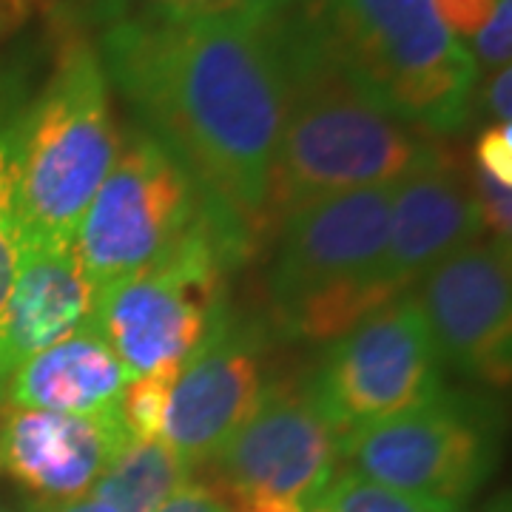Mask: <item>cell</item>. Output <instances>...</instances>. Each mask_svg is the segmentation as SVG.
<instances>
[{"label":"cell","instance_id":"27","mask_svg":"<svg viewBox=\"0 0 512 512\" xmlns=\"http://www.w3.org/2000/svg\"><path fill=\"white\" fill-rule=\"evenodd\" d=\"M484 111L493 117V123H512V72L498 69L490 74V80L481 89Z\"/></svg>","mask_w":512,"mask_h":512},{"label":"cell","instance_id":"24","mask_svg":"<svg viewBox=\"0 0 512 512\" xmlns=\"http://www.w3.org/2000/svg\"><path fill=\"white\" fill-rule=\"evenodd\" d=\"M498 0H433L444 29L456 37H476L493 18Z\"/></svg>","mask_w":512,"mask_h":512},{"label":"cell","instance_id":"19","mask_svg":"<svg viewBox=\"0 0 512 512\" xmlns=\"http://www.w3.org/2000/svg\"><path fill=\"white\" fill-rule=\"evenodd\" d=\"M328 512H450L456 507L430 501L421 495L399 493L393 487L376 484L353 470L336 473L319 501Z\"/></svg>","mask_w":512,"mask_h":512},{"label":"cell","instance_id":"26","mask_svg":"<svg viewBox=\"0 0 512 512\" xmlns=\"http://www.w3.org/2000/svg\"><path fill=\"white\" fill-rule=\"evenodd\" d=\"M20 256H23V237L18 222H0V313L18 274Z\"/></svg>","mask_w":512,"mask_h":512},{"label":"cell","instance_id":"7","mask_svg":"<svg viewBox=\"0 0 512 512\" xmlns=\"http://www.w3.org/2000/svg\"><path fill=\"white\" fill-rule=\"evenodd\" d=\"M342 461V439L308 379L279 376L251 419L202 467L228 512H311Z\"/></svg>","mask_w":512,"mask_h":512},{"label":"cell","instance_id":"32","mask_svg":"<svg viewBox=\"0 0 512 512\" xmlns=\"http://www.w3.org/2000/svg\"><path fill=\"white\" fill-rule=\"evenodd\" d=\"M0 512H12V510H9V507H6V504L0 501Z\"/></svg>","mask_w":512,"mask_h":512},{"label":"cell","instance_id":"15","mask_svg":"<svg viewBox=\"0 0 512 512\" xmlns=\"http://www.w3.org/2000/svg\"><path fill=\"white\" fill-rule=\"evenodd\" d=\"M97 288L77 245L23 248L20 268L0 313V407L6 384L26 359L94 319Z\"/></svg>","mask_w":512,"mask_h":512},{"label":"cell","instance_id":"22","mask_svg":"<svg viewBox=\"0 0 512 512\" xmlns=\"http://www.w3.org/2000/svg\"><path fill=\"white\" fill-rule=\"evenodd\" d=\"M473 60L481 69H507L512 57V0H498L493 18L473 37Z\"/></svg>","mask_w":512,"mask_h":512},{"label":"cell","instance_id":"1","mask_svg":"<svg viewBox=\"0 0 512 512\" xmlns=\"http://www.w3.org/2000/svg\"><path fill=\"white\" fill-rule=\"evenodd\" d=\"M268 9L200 20L123 18L100 29L97 46L134 123L188 168L251 254L274 231L271 183L282 131Z\"/></svg>","mask_w":512,"mask_h":512},{"label":"cell","instance_id":"30","mask_svg":"<svg viewBox=\"0 0 512 512\" xmlns=\"http://www.w3.org/2000/svg\"><path fill=\"white\" fill-rule=\"evenodd\" d=\"M484 512H510V495L507 493H501V495H495L493 501L484 507Z\"/></svg>","mask_w":512,"mask_h":512},{"label":"cell","instance_id":"12","mask_svg":"<svg viewBox=\"0 0 512 512\" xmlns=\"http://www.w3.org/2000/svg\"><path fill=\"white\" fill-rule=\"evenodd\" d=\"M393 191L396 183L330 194L299 205L279 222L268 274L274 308L376 276Z\"/></svg>","mask_w":512,"mask_h":512},{"label":"cell","instance_id":"16","mask_svg":"<svg viewBox=\"0 0 512 512\" xmlns=\"http://www.w3.org/2000/svg\"><path fill=\"white\" fill-rule=\"evenodd\" d=\"M134 376L94 322L26 359L6 384L3 404L66 416H103L120 407Z\"/></svg>","mask_w":512,"mask_h":512},{"label":"cell","instance_id":"14","mask_svg":"<svg viewBox=\"0 0 512 512\" xmlns=\"http://www.w3.org/2000/svg\"><path fill=\"white\" fill-rule=\"evenodd\" d=\"M478 239H484V228L470 180L444 154L396 183L376 276L407 293L436 262Z\"/></svg>","mask_w":512,"mask_h":512},{"label":"cell","instance_id":"10","mask_svg":"<svg viewBox=\"0 0 512 512\" xmlns=\"http://www.w3.org/2000/svg\"><path fill=\"white\" fill-rule=\"evenodd\" d=\"M271 319L231 316L180 370L163 441L191 473L202 470L265 402L279 379Z\"/></svg>","mask_w":512,"mask_h":512},{"label":"cell","instance_id":"18","mask_svg":"<svg viewBox=\"0 0 512 512\" xmlns=\"http://www.w3.org/2000/svg\"><path fill=\"white\" fill-rule=\"evenodd\" d=\"M279 0H55L52 20L86 32V26H109L123 18L200 20L222 15H251Z\"/></svg>","mask_w":512,"mask_h":512},{"label":"cell","instance_id":"29","mask_svg":"<svg viewBox=\"0 0 512 512\" xmlns=\"http://www.w3.org/2000/svg\"><path fill=\"white\" fill-rule=\"evenodd\" d=\"M26 512H120L114 504H109L100 495L86 493L72 501H57V504H43V501H32Z\"/></svg>","mask_w":512,"mask_h":512},{"label":"cell","instance_id":"17","mask_svg":"<svg viewBox=\"0 0 512 512\" xmlns=\"http://www.w3.org/2000/svg\"><path fill=\"white\" fill-rule=\"evenodd\" d=\"M194 476L165 441H128L92 487L120 512H154Z\"/></svg>","mask_w":512,"mask_h":512},{"label":"cell","instance_id":"5","mask_svg":"<svg viewBox=\"0 0 512 512\" xmlns=\"http://www.w3.org/2000/svg\"><path fill=\"white\" fill-rule=\"evenodd\" d=\"M248 256L237 231L211 217L146 268L97 291L94 328L131 376L183 367L231 316L228 276Z\"/></svg>","mask_w":512,"mask_h":512},{"label":"cell","instance_id":"4","mask_svg":"<svg viewBox=\"0 0 512 512\" xmlns=\"http://www.w3.org/2000/svg\"><path fill=\"white\" fill-rule=\"evenodd\" d=\"M350 83L384 114L424 134L467 123L473 55L444 29L433 0H305Z\"/></svg>","mask_w":512,"mask_h":512},{"label":"cell","instance_id":"8","mask_svg":"<svg viewBox=\"0 0 512 512\" xmlns=\"http://www.w3.org/2000/svg\"><path fill=\"white\" fill-rule=\"evenodd\" d=\"M342 458L376 484L458 510L495 470L498 410L441 387L419 407L345 436Z\"/></svg>","mask_w":512,"mask_h":512},{"label":"cell","instance_id":"28","mask_svg":"<svg viewBox=\"0 0 512 512\" xmlns=\"http://www.w3.org/2000/svg\"><path fill=\"white\" fill-rule=\"evenodd\" d=\"M43 6L46 0H0V43L23 29Z\"/></svg>","mask_w":512,"mask_h":512},{"label":"cell","instance_id":"6","mask_svg":"<svg viewBox=\"0 0 512 512\" xmlns=\"http://www.w3.org/2000/svg\"><path fill=\"white\" fill-rule=\"evenodd\" d=\"M211 217L225 222L188 168L131 120L74 245L94 288L103 291L180 245Z\"/></svg>","mask_w":512,"mask_h":512},{"label":"cell","instance_id":"9","mask_svg":"<svg viewBox=\"0 0 512 512\" xmlns=\"http://www.w3.org/2000/svg\"><path fill=\"white\" fill-rule=\"evenodd\" d=\"M305 379L339 439L407 413L444 387L441 359L413 293L328 342Z\"/></svg>","mask_w":512,"mask_h":512},{"label":"cell","instance_id":"11","mask_svg":"<svg viewBox=\"0 0 512 512\" xmlns=\"http://www.w3.org/2000/svg\"><path fill=\"white\" fill-rule=\"evenodd\" d=\"M413 293L441 367L504 390L512 373L510 242L478 239L436 262Z\"/></svg>","mask_w":512,"mask_h":512},{"label":"cell","instance_id":"2","mask_svg":"<svg viewBox=\"0 0 512 512\" xmlns=\"http://www.w3.org/2000/svg\"><path fill=\"white\" fill-rule=\"evenodd\" d=\"M265 18L282 77L274 228L305 202L393 185L444 157L430 134L379 111L350 83L305 0H279Z\"/></svg>","mask_w":512,"mask_h":512},{"label":"cell","instance_id":"21","mask_svg":"<svg viewBox=\"0 0 512 512\" xmlns=\"http://www.w3.org/2000/svg\"><path fill=\"white\" fill-rule=\"evenodd\" d=\"M470 191L476 200L478 217H481V228L487 234H493L490 239L498 242H510L512 237V185H504L493 180L487 171L473 168L470 174Z\"/></svg>","mask_w":512,"mask_h":512},{"label":"cell","instance_id":"20","mask_svg":"<svg viewBox=\"0 0 512 512\" xmlns=\"http://www.w3.org/2000/svg\"><path fill=\"white\" fill-rule=\"evenodd\" d=\"M183 367H165L134 376L120 399V419L131 441H163L171 390Z\"/></svg>","mask_w":512,"mask_h":512},{"label":"cell","instance_id":"3","mask_svg":"<svg viewBox=\"0 0 512 512\" xmlns=\"http://www.w3.org/2000/svg\"><path fill=\"white\" fill-rule=\"evenodd\" d=\"M52 35V72L18 128L15 217L23 248H72L120 146L97 49L86 32L55 20Z\"/></svg>","mask_w":512,"mask_h":512},{"label":"cell","instance_id":"23","mask_svg":"<svg viewBox=\"0 0 512 512\" xmlns=\"http://www.w3.org/2000/svg\"><path fill=\"white\" fill-rule=\"evenodd\" d=\"M476 165L493 180L512 185V123H490L476 140Z\"/></svg>","mask_w":512,"mask_h":512},{"label":"cell","instance_id":"31","mask_svg":"<svg viewBox=\"0 0 512 512\" xmlns=\"http://www.w3.org/2000/svg\"><path fill=\"white\" fill-rule=\"evenodd\" d=\"M311 512H328V510H325V507H322V504H316V507H313Z\"/></svg>","mask_w":512,"mask_h":512},{"label":"cell","instance_id":"25","mask_svg":"<svg viewBox=\"0 0 512 512\" xmlns=\"http://www.w3.org/2000/svg\"><path fill=\"white\" fill-rule=\"evenodd\" d=\"M154 512H228L222 501L211 493L208 484H202L191 476L185 484H180L174 493L165 498Z\"/></svg>","mask_w":512,"mask_h":512},{"label":"cell","instance_id":"13","mask_svg":"<svg viewBox=\"0 0 512 512\" xmlns=\"http://www.w3.org/2000/svg\"><path fill=\"white\" fill-rule=\"evenodd\" d=\"M128 441L120 407L103 416H66L3 404L0 476L12 478L32 501H72L92 493Z\"/></svg>","mask_w":512,"mask_h":512},{"label":"cell","instance_id":"33","mask_svg":"<svg viewBox=\"0 0 512 512\" xmlns=\"http://www.w3.org/2000/svg\"><path fill=\"white\" fill-rule=\"evenodd\" d=\"M450 512H458V510H450Z\"/></svg>","mask_w":512,"mask_h":512}]
</instances>
